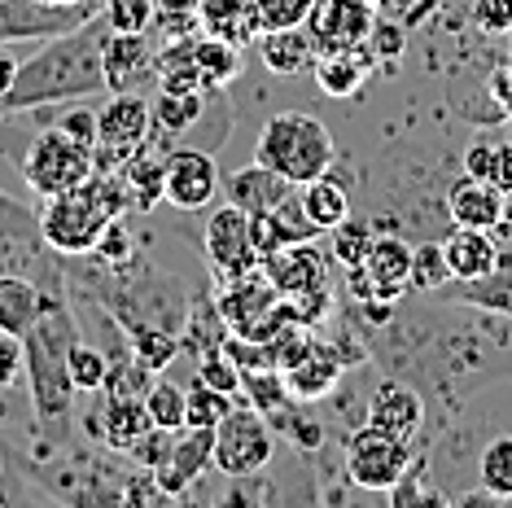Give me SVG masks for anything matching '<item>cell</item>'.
I'll return each instance as SVG.
<instances>
[{
  "label": "cell",
  "instance_id": "1",
  "mask_svg": "<svg viewBox=\"0 0 512 508\" xmlns=\"http://www.w3.org/2000/svg\"><path fill=\"white\" fill-rule=\"evenodd\" d=\"M106 36H110V22L106 14H97L84 27L40 40V49L27 62H18V75L5 97H0V110L18 114V110L62 106V101H75V97H101V92H110Z\"/></svg>",
  "mask_w": 512,
  "mask_h": 508
},
{
  "label": "cell",
  "instance_id": "2",
  "mask_svg": "<svg viewBox=\"0 0 512 508\" xmlns=\"http://www.w3.org/2000/svg\"><path fill=\"white\" fill-rule=\"evenodd\" d=\"M79 342V325L75 311L62 294H49L40 320L22 333V373H27L31 386V408H36V421L44 425H62L71 421L75 412V381H71V346Z\"/></svg>",
  "mask_w": 512,
  "mask_h": 508
},
{
  "label": "cell",
  "instance_id": "3",
  "mask_svg": "<svg viewBox=\"0 0 512 508\" xmlns=\"http://www.w3.org/2000/svg\"><path fill=\"white\" fill-rule=\"evenodd\" d=\"M123 211H132V198H127L119 171H92L84 184L57 193V198H44L40 237L53 254L84 259V254L97 250L110 219Z\"/></svg>",
  "mask_w": 512,
  "mask_h": 508
},
{
  "label": "cell",
  "instance_id": "4",
  "mask_svg": "<svg viewBox=\"0 0 512 508\" xmlns=\"http://www.w3.org/2000/svg\"><path fill=\"white\" fill-rule=\"evenodd\" d=\"M254 163L281 171L285 180H294L302 189V184H311L316 176L337 167V145L324 119L302 110H285L263 123L259 145H254Z\"/></svg>",
  "mask_w": 512,
  "mask_h": 508
},
{
  "label": "cell",
  "instance_id": "5",
  "mask_svg": "<svg viewBox=\"0 0 512 508\" xmlns=\"http://www.w3.org/2000/svg\"><path fill=\"white\" fill-rule=\"evenodd\" d=\"M276 456V434L267 417L250 403H232L215 421V469L224 478H259Z\"/></svg>",
  "mask_w": 512,
  "mask_h": 508
},
{
  "label": "cell",
  "instance_id": "6",
  "mask_svg": "<svg viewBox=\"0 0 512 508\" xmlns=\"http://www.w3.org/2000/svg\"><path fill=\"white\" fill-rule=\"evenodd\" d=\"M92 171H97L92 167V149L71 141L57 123L44 127L36 141H31L27 158H22V180H27L31 193H40V198H57V193L75 189Z\"/></svg>",
  "mask_w": 512,
  "mask_h": 508
},
{
  "label": "cell",
  "instance_id": "7",
  "mask_svg": "<svg viewBox=\"0 0 512 508\" xmlns=\"http://www.w3.org/2000/svg\"><path fill=\"white\" fill-rule=\"evenodd\" d=\"M412 456H416L412 443L372 430V425H359V430L346 438L342 469H346V482H351V487L390 495V487L407 473V465H412Z\"/></svg>",
  "mask_w": 512,
  "mask_h": 508
},
{
  "label": "cell",
  "instance_id": "8",
  "mask_svg": "<svg viewBox=\"0 0 512 508\" xmlns=\"http://www.w3.org/2000/svg\"><path fill=\"white\" fill-rule=\"evenodd\" d=\"M346 281H351L355 303H394L412 281V246L399 233H377L364 263L346 268Z\"/></svg>",
  "mask_w": 512,
  "mask_h": 508
},
{
  "label": "cell",
  "instance_id": "9",
  "mask_svg": "<svg viewBox=\"0 0 512 508\" xmlns=\"http://www.w3.org/2000/svg\"><path fill=\"white\" fill-rule=\"evenodd\" d=\"M149 141V106L136 92H114L106 110L97 114V145H92V167L119 171L127 158Z\"/></svg>",
  "mask_w": 512,
  "mask_h": 508
},
{
  "label": "cell",
  "instance_id": "10",
  "mask_svg": "<svg viewBox=\"0 0 512 508\" xmlns=\"http://www.w3.org/2000/svg\"><path fill=\"white\" fill-rule=\"evenodd\" d=\"M202 246H206V263L219 281H237V276H250L259 272V250H254V237H250V211H241L237 202L219 206L211 211L202 228Z\"/></svg>",
  "mask_w": 512,
  "mask_h": 508
},
{
  "label": "cell",
  "instance_id": "11",
  "mask_svg": "<svg viewBox=\"0 0 512 508\" xmlns=\"http://www.w3.org/2000/svg\"><path fill=\"white\" fill-rule=\"evenodd\" d=\"M101 14V0L88 5H44V0H0V44L18 40H49L62 31L84 27L88 18Z\"/></svg>",
  "mask_w": 512,
  "mask_h": 508
},
{
  "label": "cell",
  "instance_id": "12",
  "mask_svg": "<svg viewBox=\"0 0 512 508\" xmlns=\"http://www.w3.org/2000/svg\"><path fill=\"white\" fill-rule=\"evenodd\" d=\"M499 254L491 263V272L477 276V281H447L442 290L429 298L434 303H456V307H477V311H495V316L512 320V228H495Z\"/></svg>",
  "mask_w": 512,
  "mask_h": 508
},
{
  "label": "cell",
  "instance_id": "13",
  "mask_svg": "<svg viewBox=\"0 0 512 508\" xmlns=\"http://www.w3.org/2000/svg\"><path fill=\"white\" fill-rule=\"evenodd\" d=\"M377 27L368 0H320L307 14V31L316 53H342V49H364Z\"/></svg>",
  "mask_w": 512,
  "mask_h": 508
},
{
  "label": "cell",
  "instance_id": "14",
  "mask_svg": "<svg viewBox=\"0 0 512 508\" xmlns=\"http://www.w3.org/2000/svg\"><path fill=\"white\" fill-rule=\"evenodd\" d=\"M215 198H219V167L211 149H193V145L171 149L162 202H171L176 211H206Z\"/></svg>",
  "mask_w": 512,
  "mask_h": 508
},
{
  "label": "cell",
  "instance_id": "15",
  "mask_svg": "<svg viewBox=\"0 0 512 508\" xmlns=\"http://www.w3.org/2000/svg\"><path fill=\"white\" fill-rule=\"evenodd\" d=\"M259 272L276 285V294L281 298L320 290V285H329V250H320L316 237L294 241V246H281V250L263 254Z\"/></svg>",
  "mask_w": 512,
  "mask_h": 508
},
{
  "label": "cell",
  "instance_id": "16",
  "mask_svg": "<svg viewBox=\"0 0 512 508\" xmlns=\"http://www.w3.org/2000/svg\"><path fill=\"white\" fill-rule=\"evenodd\" d=\"M351 360H359V351L346 355L342 346H333V342H316L311 338L307 346H302V355L289 368H281L285 373V386H289V395L302 399V403H316L324 399L329 390L337 386V381L346 377V368H351Z\"/></svg>",
  "mask_w": 512,
  "mask_h": 508
},
{
  "label": "cell",
  "instance_id": "17",
  "mask_svg": "<svg viewBox=\"0 0 512 508\" xmlns=\"http://www.w3.org/2000/svg\"><path fill=\"white\" fill-rule=\"evenodd\" d=\"M215 465V430H197V425H184L176 434V452H171L167 465L149 469L154 487L167 495V500H180V495L193 491V482L202 473H211Z\"/></svg>",
  "mask_w": 512,
  "mask_h": 508
},
{
  "label": "cell",
  "instance_id": "18",
  "mask_svg": "<svg viewBox=\"0 0 512 508\" xmlns=\"http://www.w3.org/2000/svg\"><path fill=\"white\" fill-rule=\"evenodd\" d=\"M364 425H372V430H381V434L403 438V443H416V434H421V425H425V395L403 377L381 381V386L372 390Z\"/></svg>",
  "mask_w": 512,
  "mask_h": 508
},
{
  "label": "cell",
  "instance_id": "19",
  "mask_svg": "<svg viewBox=\"0 0 512 508\" xmlns=\"http://www.w3.org/2000/svg\"><path fill=\"white\" fill-rule=\"evenodd\" d=\"M276 303H281V294H276V285L267 281L263 272L224 281V290H219V298H215V307H219V316H224V325H228L232 338H246V333L259 325V320Z\"/></svg>",
  "mask_w": 512,
  "mask_h": 508
},
{
  "label": "cell",
  "instance_id": "20",
  "mask_svg": "<svg viewBox=\"0 0 512 508\" xmlns=\"http://www.w3.org/2000/svg\"><path fill=\"white\" fill-rule=\"evenodd\" d=\"M228 189V202H237L241 211H285V206H298V184L285 180L281 171L263 167V163H250L246 171H232L224 180Z\"/></svg>",
  "mask_w": 512,
  "mask_h": 508
},
{
  "label": "cell",
  "instance_id": "21",
  "mask_svg": "<svg viewBox=\"0 0 512 508\" xmlns=\"http://www.w3.org/2000/svg\"><path fill=\"white\" fill-rule=\"evenodd\" d=\"M442 202H447V215L456 228H499L504 224V189L491 180L460 176L442 193Z\"/></svg>",
  "mask_w": 512,
  "mask_h": 508
},
{
  "label": "cell",
  "instance_id": "22",
  "mask_svg": "<svg viewBox=\"0 0 512 508\" xmlns=\"http://www.w3.org/2000/svg\"><path fill=\"white\" fill-rule=\"evenodd\" d=\"M0 250L22 259L18 272H27V276H36V268L27 259H49V246L40 237V215L5 189H0Z\"/></svg>",
  "mask_w": 512,
  "mask_h": 508
},
{
  "label": "cell",
  "instance_id": "23",
  "mask_svg": "<svg viewBox=\"0 0 512 508\" xmlns=\"http://www.w3.org/2000/svg\"><path fill=\"white\" fill-rule=\"evenodd\" d=\"M49 294L53 290H44L36 276L14 272V268L0 272V333H14V338H22V333L40 320Z\"/></svg>",
  "mask_w": 512,
  "mask_h": 508
},
{
  "label": "cell",
  "instance_id": "24",
  "mask_svg": "<svg viewBox=\"0 0 512 508\" xmlns=\"http://www.w3.org/2000/svg\"><path fill=\"white\" fill-rule=\"evenodd\" d=\"M442 254H447L451 281H477V276L491 272V263L499 254L495 228H451L442 237Z\"/></svg>",
  "mask_w": 512,
  "mask_h": 508
},
{
  "label": "cell",
  "instance_id": "25",
  "mask_svg": "<svg viewBox=\"0 0 512 508\" xmlns=\"http://www.w3.org/2000/svg\"><path fill=\"white\" fill-rule=\"evenodd\" d=\"M154 71V53L141 31H110L106 36V84L110 92H132L141 75Z\"/></svg>",
  "mask_w": 512,
  "mask_h": 508
},
{
  "label": "cell",
  "instance_id": "26",
  "mask_svg": "<svg viewBox=\"0 0 512 508\" xmlns=\"http://www.w3.org/2000/svg\"><path fill=\"white\" fill-rule=\"evenodd\" d=\"M206 110H211V97L202 92V84L197 88H162V97L149 106V136L193 132Z\"/></svg>",
  "mask_w": 512,
  "mask_h": 508
},
{
  "label": "cell",
  "instance_id": "27",
  "mask_svg": "<svg viewBox=\"0 0 512 508\" xmlns=\"http://www.w3.org/2000/svg\"><path fill=\"white\" fill-rule=\"evenodd\" d=\"M149 412H145V395H110L101 403V417H97V438L114 452H127L145 430H149Z\"/></svg>",
  "mask_w": 512,
  "mask_h": 508
},
{
  "label": "cell",
  "instance_id": "28",
  "mask_svg": "<svg viewBox=\"0 0 512 508\" xmlns=\"http://www.w3.org/2000/svg\"><path fill=\"white\" fill-rule=\"evenodd\" d=\"M298 198H302V215L311 219V228H316L320 237L351 215V189H346V180L337 176V171H324V176H316L311 184H302Z\"/></svg>",
  "mask_w": 512,
  "mask_h": 508
},
{
  "label": "cell",
  "instance_id": "29",
  "mask_svg": "<svg viewBox=\"0 0 512 508\" xmlns=\"http://www.w3.org/2000/svg\"><path fill=\"white\" fill-rule=\"evenodd\" d=\"M119 180H123L127 198H132V211H154L162 202V189H167V154H154L145 141L119 167Z\"/></svg>",
  "mask_w": 512,
  "mask_h": 508
},
{
  "label": "cell",
  "instance_id": "30",
  "mask_svg": "<svg viewBox=\"0 0 512 508\" xmlns=\"http://www.w3.org/2000/svg\"><path fill=\"white\" fill-rule=\"evenodd\" d=\"M263 62L272 75H302L307 66H316V44L311 31L302 27H276L263 36Z\"/></svg>",
  "mask_w": 512,
  "mask_h": 508
},
{
  "label": "cell",
  "instance_id": "31",
  "mask_svg": "<svg viewBox=\"0 0 512 508\" xmlns=\"http://www.w3.org/2000/svg\"><path fill=\"white\" fill-rule=\"evenodd\" d=\"M368 71H372V62L364 57V49H342V53L316 57V84L329 92V97H355V92L364 88Z\"/></svg>",
  "mask_w": 512,
  "mask_h": 508
},
{
  "label": "cell",
  "instance_id": "32",
  "mask_svg": "<svg viewBox=\"0 0 512 508\" xmlns=\"http://www.w3.org/2000/svg\"><path fill=\"white\" fill-rule=\"evenodd\" d=\"M477 482L495 500H512V434H491L477 452Z\"/></svg>",
  "mask_w": 512,
  "mask_h": 508
},
{
  "label": "cell",
  "instance_id": "33",
  "mask_svg": "<svg viewBox=\"0 0 512 508\" xmlns=\"http://www.w3.org/2000/svg\"><path fill=\"white\" fill-rule=\"evenodd\" d=\"M110 373H114V360L101 351V346H92L84 338L71 346V381H75L79 395H97V390H106Z\"/></svg>",
  "mask_w": 512,
  "mask_h": 508
},
{
  "label": "cell",
  "instance_id": "34",
  "mask_svg": "<svg viewBox=\"0 0 512 508\" xmlns=\"http://www.w3.org/2000/svg\"><path fill=\"white\" fill-rule=\"evenodd\" d=\"M451 281L447 272V254H442V241H421V246H412V281H407V290L429 298L434 290Z\"/></svg>",
  "mask_w": 512,
  "mask_h": 508
},
{
  "label": "cell",
  "instance_id": "35",
  "mask_svg": "<svg viewBox=\"0 0 512 508\" xmlns=\"http://www.w3.org/2000/svg\"><path fill=\"white\" fill-rule=\"evenodd\" d=\"M237 403V395H224V390L206 386V381H193L184 390V425H197V430H215V421Z\"/></svg>",
  "mask_w": 512,
  "mask_h": 508
},
{
  "label": "cell",
  "instance_id": "36",
  "mask_svg": "<svg viewBox=\"0 0 512 508\" xmlns=\"http://www.w3.org/2000/svg\"><path fill=\"white\" fill-rule=\"evenodd\" d=\"M372 237H377V233H372L368 219H351V215H346L337 228H329V259L342 263V268H355V263H364Z\"/></svg>",
  "mask_w": 512,
  "mask_h": 508
},
{
  "label": "cell",
  "instance_id": "37",
  "mask_svg": "<svg viewBox=\"0 0 512 508\" xmlns=\"http://www.w3.org/2000/svg\"><path fill=\"white\" fill-rule=\"evenodd\" d=\"M193 66H197V79H202L206 88H219V84H228V79L237 75L241 57L232 53L224 40H197L193 44Z\"/></svg>",
  "mask_w": 512,
  "mask_h": 508
},
{
  "label": "cell",
  "instance_id": "38",
  "mask_svg": "<svg viewBox=\"0 0 512 508\" xmlns=\"http://www.w3.org/2000/svg\"><path fill=\"white\" fill-rule=\"evenodd\" d=\"M145 412H149L154 425H162V430H184V390L167 377L149 381L145 386Z\"/></svg>",
  "mask_w": 512,
  "mask_h": 508
},
{
  "label": "cell",
  "instance_id": "39",
  "mask_svg": "<svg viewBox=\"0 0 512 508\" xmlns=\"http://www.w3.org/2000/svg\"><path fill=\"white\" fill-rule=\"evenodd\" d=\"M197 381L224 390V395H237V390H241V368L228 355V346H211V351L197 355Z\"/></svg>",
  "mask_w": 512,
  "mask_h": 508
},
{
  "label": "cell",
  "instance_id": "40",
  "mask_svg": "<svg viewBox=\"0 0 512 508\" xmlns=\"http://www.w3.org/2000/svg\"><path fill=\"white\" fill-rule=\"evenodd\" d=\"M176 434L180 430H162V425H149V430L136 438L132 447H127V456L136 460L141 469H158V465H167L171 452H176Z\"/></svg>",
  "mask_w": 512,
  "mask_h": 508
},
{
  "label": "cell",
  "instance_id": "41",
  "mask_svg": "<svg viewBox=\"0 0 512 508\" xmlns=\"http://www.w3.org/2000/svg\"><path fill=\"white\" fill-rule=\"evenodd\" d=\"M110 31H145V22L154 18V0H106L101 5Z\"/></svg>",
  "mask_w": 512,
  "mask_h": 508
},
{
  "label": "cell",
  "instance_id": "42",
  "mask_svg": "<svg viewBox=\"0 0 512 508\" xmlns=\"http://www.w3.org/2000/svg\"><path fill=\"white\" fill-rule=\"evenodd\" d=\"M97 254L106 268H114V263H127L136 254V241H132V233H127V224H123V215H114L110 224H106V233H101V241H97Z\"/></svg>",
  "mask_w": 512,
  "mask_h": 508
},
{
  "label": "cell",
  "instance_id": "43",
  "mask_svg": "<svg viewBox=\"0 0 512 508\" xmlns=\"http://www.w3.org/2000/svg\"><path fill=\"white\" fill-rule=\"evenodd\" d=\"M473 27L482 31V36H508L512 0H473Z\"/></svg>",
  "mask_w": 512,
  "mask_h": 508
},
{
  "label": "cell",
  "instance_id": "44",
  "mask_svg": "<svg viewBox=\"0 0 512 508\" xmlns=\"http://www.w3.org/2000/svg\"><path fill=\"white\" fill-rule=\"evenodd\" d=\"M22 364H27V355H22V338L0 333V390H9L22 377Z\"/></svg>",
  "mask_w": 512,
  "mask_h": 508
},
{
  "label": "cell",
  "instance_id": "45",
  "mask_svg": "<svg viewBox=\"0 0 512 508\" xmlns=\"http://www.w3.org/2000/svg\"><path fill=\"white\" fill-rule=\"evenodd\" d=\"M464 176L495 184V141H473L469 149H464Z\"/></svg>",
  "mask_w": 512,
  "mask_h": 508
},
{
  "label": "cell",
  "instance_id": "46",
  "mask_svg": "<svg viewBox=\"0 0 512 508\" xmlns=\"http://www.w3.org/2000/svg\"><path fill=\"white\" fill-rule=\"evenodd\" d=\"M57 127H62L71 141H79V145H97V114L92 110H66L62 119H57Z\"/></svg>",
  "mask_w": 512,
  "mask_h": 508
},
{
  "label": "cell",
  "instance_id": "47",
  "mask_svg": "<svg viewBox=\"0 0 512 508\" xmlns=\"http://www.w3.org/2000/svg\"><path fill=\"white\" fill-rule=\"evenodd\" d=\"M486 92H491V101L499 106V114L512 119V57H504V62L491 71V79H486Z\"/></svg>",
  "mask_w": 512,
  "mask_h": 508
},
{
  "label": "cell",
  "instance_id": "48",
  "mask_svg": "<svg viewBox=\"0 0 512 508\" xmlns=\"http://www.w3.org/2000/svg\"><path fill=\"white\" fill-rule=\"evenodd\" d=\"M495 184H499V189H508V184H512V141L495 145Z\"/></svg>",
  "mask_w": 512,
  "mask_h": 508
},
{
  "label": "cell",
  "instance_id": "49",
  "mask_svg": "<svg viewBox=\"0 0 512 508\" xmlns=\"http://www.w3.org/2000/svg\"><path fill=\"white\" fill-rule=\"evenodd\" d=\"M14 75H18L14 53H5V44H0V97H5V92H9V84H14Z\"/></svg>",
  "mask_w": 512,
  "mask_h": 508
},
{
  "label": "cell",
  "instance_id": "50",
  "mask_svg": "<svg viewBox=\"0 0 512 508\" xmlns=\"http://www.w3.org/2000/svg\"><path fill=\"white\" fill-rule=\"evenodd\" d=\"M14 417V403H9V390H0V425Z\"/></svg>",
  "mask_w": 512,
  "mask_h": 508
},
{
  "label": "cell",
  "instance_id": "51",
  "mask_svg": "<svg viewBox=\"0 0 512 508\" xmlns=\"http://www.w3.org/2000/svg\"><path fill=\"white\" fill-rule=\"evenodd\" d=\"M504 228H512V184L504 189Z\"/></svg>",
  "mask_w": 512,
  "mask_h": 508
}]
</instances>
